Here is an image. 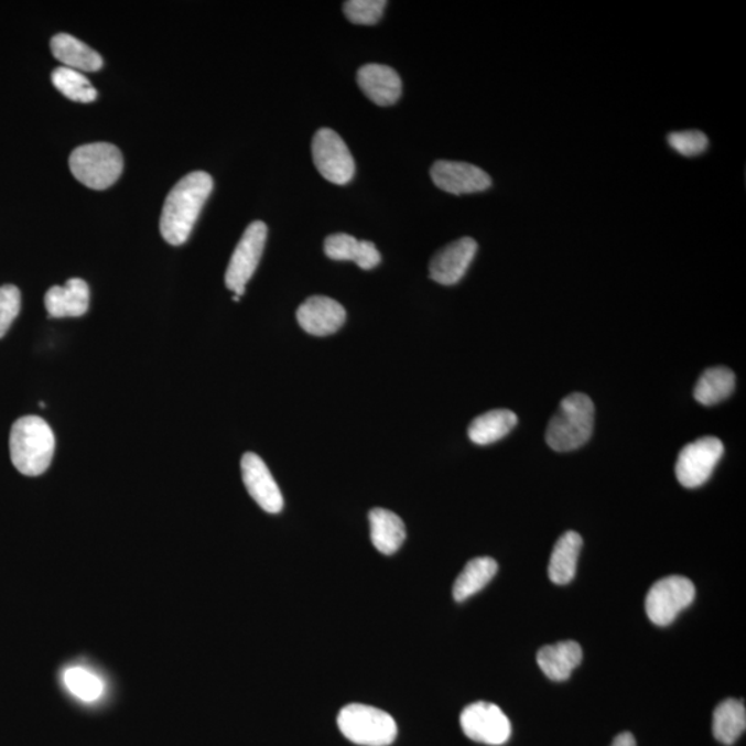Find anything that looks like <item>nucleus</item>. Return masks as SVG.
<instances>
[{"instance_id":"obj_1","label":"nucleus","mask_w":746,"mask_h":746,"mask_svg":"<svg viewBox=\"0 0 746 746\" xmlns=\"http://www.w3.org/2000/svg\"><path fill=\"white\" fill-rule=\"evenodd\" d=\"M214 190V179L206 172H192L174 185L163 205L160 230L167 244L179 247L192 236L206 201Z\"/></svg>"},{"instance_id":"obj_2","label":"nucleus","mask_w":746,"mask_h":746,"mask_svg":"<svg viewBox=\"0 0 746 746\" xmlns=\"http://www.w3.org/2000/svg\"><path fill=\"white\" fill-rule=\"evenodd\" d=\"M56 439L40 417L20 418L10 433V456L21 475L36 477L51 466Z\"/></svg>"},{"instance_id":"obj_3","label":"nucleus","mask_w":746,"mask_h":746,"mask_svg":"<svg viewBox=\"0 0 746 746\" xmlns=\"http://www.w3.org/2000/svg\"><path fill=\"white\" fill-rule=\"evenodd\" d=\"M595 428V406L586 394L573 393L562 401L559 411L550 419L547 441L550 448L570 452L581 448L591 440Z\"/></svg>"},{"instance_id":"obj_4","label":"nucleus","mask_w":746,"mask_h":746,"mask_svg":"<svg viewBox=\"0 0 746 746\" xmlns=\"http://www.w3.org/2000/svg\"><path fill=\"white\" fill-rule=\"evenodd\" d=\"M69 167L86 187L106 190L121 177L123 156L118 147L110 143L80 145L71 154Z\"/></svg>"},{"instance_id":"obj_5","label":"nucleus","mask_w":746,"mask_h":746,"mask_svg":"<svg viewBox=\"0 0 746 746\" xmlns=\"http://www.w3.org/2000/svg\"><path fill=\"white\" fill-rule=\"evenodd\" d=\"M337 726L352 743L363 746H389L397 738V723L378 707L350 704L337 716Z\"/></svg>"},{"instance_id":"obj_6","label":"nucleus","mask_w":746,"mask_h":746,"mask_svg":"<svg viewBox=\"0 0 746 746\" xmlns=\"http://www.w3.org/2000/svg\"><path fill=\"white\" fill-rule=\"evenodd\" d=\"M695 598L693 582L684 576L671 575L656 582L646 597V613L652 624L668 626L688 608Z\"/></svg>"},{"instance_id":"obj_7","label":"nucleus","mask_w":746,"mask_h":746,"mask_svg":"<svg viewBox=\"0 0 746 746\" xmlns=\"http://www.w3.org/2000/svg\"><path fill=\"white\" fill-rule=\"evenodd\" d=\"M314 165L329 183L345 185L356 173L350 150L339 134L332 129H320L313 139Z\"/></svg>"},{"instance_id":"obj_8","label":"nucleus","mask_w":746,"mask_h":746,"mask_svg":"<svg viewBox=\"0 0 746 746\" xmlns=\"http://www.w3.org/2000/svg\"><path fill=\"white\" fill-rule=\"evenodd\" d=\"M267 239V226L263 221H253L245 230L241 241L238 242L231 256L230 264L226 271V285L228 290L241 298L250 278L263 255Z\"/></svg>"},{"instance_id":"obj_9","label":"nucleus","mask_w":746,"mask_h":746,"mask_svg":"<svg viewBox=\"0 0 746 746\" xmlns=\"http://www.w3.org/2000/svg\"><path fill=\"white\" fill-rule=\"evenodd\" d=\"M724 454V446L716 437H702L680 451L677 477L685 488H699L710 480L713 471Z\"/></svg>"},{"instance_id":"obj_10","label":"nucleus","mask_w":746,"mask_h":746,"mask_svg":"<svg viewBox=\"0 0 746 746\" xmlns=\"http://www.w3.org/2000/svg\"><path fill=\"white\" fill-rule=\"evenodd\" d=\"M461 726L467 738L493 746L508 743L511 735L509 717L498 705L484 701L463 710Z\"/></svg>"},{"instance_id":"obj_11","label":"nucleus","mask_w":746,"mask_h":746,"mask_svg":"<svg viewBox=\"0 0 746 746\" xmlns=\"http://www.w3.org/2000/svg\"><path fill=\"white\" fill-rule=\"evenodd\" d=\"M430 176L440 190L454 195L486 192L493 185L487 172L466 162L437 161Z\"/></svg>"},{"instance_id":"obj_12","label":"nucleus","mask_w":746,"mask_h":746,"mask_svg":"<svg viewBox=\"0 0 746 746\" xmlns=\"http://www.w3.org/2000/svg\"><path fill=\"white\" fill-rule=\"evenodd\" d=\"M241 471L245 487L255 502L267 513H280L284 508V498L263 460L248 452L242 456Z\"/></svg>"},{"instance_id":"obj_13","label":"nucleus","mask_w":746,"mask_h":746,"mask_svg":"<svg viewBox=\"0 0 746 746\" xmlns=\"http://www.w3.org/2000/svg\"><path fill=\"white\" fill-rule=\"evenodd\" d=\"M477 248V242L471 237H463L446 245L430 261V278L441 285L457 284L475 259Z\"/></svg>"},{"instance_id":"obj_14","label":"nucleus","mask_w":746,"mask_h":746,"mask_svg":"<svg viewBox=\"0 0 746 746\" xmlns=\"http://www.w3.org/2000/svg\"><path fill=\"white\" fill-rule=\"evenodd\" d=\"M298 323L303 331L313 336H328L339 331L346 323V310L334 299L326 296L309 298L299 307Z\"/></svg>"},{"instance_id":"obj_15","label":"nucleus","mask_w":746,"mask_h":746,"mask_svg":"<svg viewBox=\"0 0 746 746\" xmlns=\"http://www.w3.org/2000/svg\"><path fill=\"white\" fill-rule=\"evenodd\" d=\"M357 80L365 96L380 107L393 106L401 97V78L388 65H364L358 69Z\"/></svg>"},{"instance_id":"obj_16","label":"nucleus","mask_w":746,"mask_h":746,"mask_svg":"<svg viewBox=\"0 0 746 746\" xmlns=\"http://www.w3.org/2000/svg\"><path fill=\"white\" fill-rule=\"evenodd\" d=\"M90 291L84 280L73 278L65 286H53L45 296V306L53 318L82 317L87 313Z\"/></svg>"},{"instance_id":"obj_17","label":"nucleus","mask_w":746,"mask_h":746,"mask_svg":"<svg viewBox=\"0 0 746 746\" xmlns=\"http://www.w3.org/2000/svg\"><path fill=\"white\" fill-rule=\"evenodd\" d=\"M582 658L584 652L579 642L567 640L542 647L538 651L537 662L548 679L553 682H565L581 666Z\"/></svg>"},{"instance_id":"obj_18","label":"nucleus","mask_w":746,"mask_h":746,"mask_svg":"<svg viewBox=\"0 0 746 746\" xmlns=\"http://www.w3.org/2000/svg\"><path fill=\"white\" fill-rule=\"evenodd\" d=\"M369 526L370 541L382 554H394L406 541L404 521L393 511L380 508L370 510Z\"/></svg>"},{"instance_id":"obj_19","label":"nucleus","mask_w":746,"mask_h":746,"mask_svg":"<svg viewBox=\"0 0 746 746\" xmlns=\"http://www.w3.org/2000/svg\"><path fill=\"white\" fill-rule=\"evenodd\" d=\"M582 544L584 541L575 531L565 532L555 542L548 570L549 579L553 584L569 585L575 579Z\"/></svg>"},{"instance_id":"obj_20","label":"nucleus","mask_w":746,"mask_h":746,"mask_svg":"<svg viewBox=\"0 0 746 746\" xmlns=\"http://www.w3.org/2000/svg\"><path fill=\"white\" fill-rule=\"evenodd\" d=\"M51 47L53 56L62 62L64 67L75 71H99L102 67L99 53L68 34L54 36Z\"/></svg>"},{"instance_id":"obj_21","label":"nucleus","mask_w":746,"mask_h":746,"mask_svg":"<svg viewBox=\"0 0 746 746\" xmlns=\"http://www.w3.org/2000/svg\"><path fill=\"white\" fill-rule=\"evenodd\" d=\"M746 710L743 701L728 699L713 712L712 732L718 743L733 745L745 733Z\"/></svg>"},{"instance_id":"obj_22","label":"nucleus","mask_w":746,"mask_h":746,"mask_svg":"<svg viewBox=\"0 0 746 746\" xmlns=\"http://www.w3.org/2000/svg\"><path fill=\"white\" fill-rule=\"evenodd\" d=\"M497 573L498 563L494 559L477 558L471 560L455 581L454 590H452L455 601L461 603L475 596L493 581Z\"/></svg>"},{"instance_id":"obj_23","label":"nucleus","mask_w":746,"mask_h":746,"mask_svg":"<svg viewBox=\"0 0 746 746\" xmlns=\"http://www.w3.org/2000/svg\"><path fill=\"white\" fill-rule=\"evenodd\" d=\"M517 415L509 410H494L477 417L469 426V437L477 445H489L502 440L516 428Z\"/></svg>"},{"instance_id":"obj_24","label":"nucleus","mask_w":746,"mask_h":746,"mask_svg":"<svg viewBox=\"0 0 746 746\" xmlns=\"http://www.w3.org/2000/svg\"><path fill=\"white\" fill-rule=\"evenodd\" d=\"M735 388V375L732 369L716 367L706 369L695 385L694 399L702 406H715L728 399Z\"/></svg>"},{"instance_id":"obj_25","label":"nucleus","mask_w":746,"mask_h":746,"mask_svg":"<svg viewBox=\"0 0 746 746\" xmlns=\"http://www.w3.org/2000/svg\"><path fill=\"white\" fill-rule=\"evenodd\" d=\"M53 85L69 100L78 102H93L97 99V90L79 71L60 67L53 71Z\"/></svg>"},{"instance_id":"obj_26","label":"nucleus","mask_w":746,"mask_h":746,"mask_svg":"<svg viewBox=\"0 0 746 746\" xmlns=\"http://www.w3.org/2000/svg\"><path fill=\"white\" fill-rule=\"evenodd\" d=\"M65 688L76 699L95 702L105 694V683L100 677L84 667H71L63 674Z\"/></svg>"},{"instance_id":"obj_27","label":"nucleus","mask_w":746,"mask_h":746,"mask_svg":"<svg viewBox=\"0 0 746 746\" xmlns=\"http://www.w3.org/2000/svg\"><path fill=\"white\" fill-rule=\"evenodd\" d=\"M386 7V0H348L343 4V12L353 24L374 25L382 19Z\"/></svg>"},{"instance_id":"obj_28","label":"nucleus","mask_w":746,"mask_h":746,"mask_svg":"<svg viewBox=\"0 0 746 746\" xmlns=\"http://www.w3.org/2000/svg\"><path fill=\"white\" fill-rule=\"evenodd\" d=\"M364 241L348 236V234H334L325 239L324 250L329 259L336 261H354L358 264L361 258Z\"/></svg>"},{"instance_id":"obj_29","label":"nucleus","mask_w":746,"mask_h":746,"mask_svg":"<svg viewBox=\"0 0 746 746\" xmlns=\"http://www.w3.org/2000/svg\"><path fill=\"white\" fill-rule=\"evenodd\" d=\"M668 143L672 150L683 156H696L704 154L710 147V140L706 134L700 130H683V132H673L668 136Z\"/></svg>"},{"instance_id":"obj_30","label":"nucleus","mask_w":746,"mask_h":746,"mask_svg":"<svg viewBox=\"0 0 746 746\" xmlns=\"http://www.w3.org/2000/svg\"><path fill=\"white\" fill-rule=\"evenodd\" d=\"M21 309V293L18 286H0V337L8 334Z\"/></svg>"},{"instance_id":"obj_31","label":"nucleus","mask_w":746,"mask_h":746,"mask_svg":"<svg viewBox=\"0 0 746 746\" xmlns=\"http://www.w3.org/2000/svg\"><path fill=\"white\" fill-rule=\"evenodd\" d=\"M612 746H637L636 738L634 734L629 732L620 733L613 740Z\"/></svg>"},{"instance_id":"obj_32","label":"nucleus","mask_w":746,"mask_h":746,"mask_svg":"<svg viewBox=\"0 0 746 746\" xmlns=\"http://www.w3.org/2000/svg\"><path fill=\"white\" fill-rule=\"evenodd\" d=\"M239 299H241V298H239V296L236 295V296L233 298V301H234V302H239Z\"/></svg>"}]
</instances>
